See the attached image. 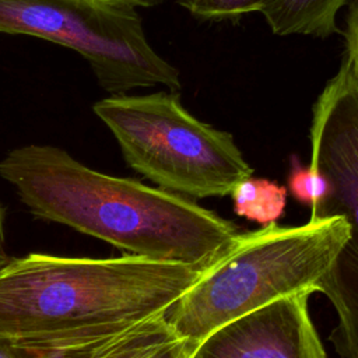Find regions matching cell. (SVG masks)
<instances>
[{
  "label": "cell",
  "instance_id": "obj_15",
  "mask_svg": "<svg viewBox=\"0 0 358 358\" xmlns=\"http://www.w3.org/2000/svg\"><path fill=\"white\" fill-rule=\"evenodd\" d=\"M4 220H6V210L0 204V270L10 260V257L6 253V248H4Z\"/></svg>",
  "mask_w": 358,
  "mask_h": 358
},
{
  "label": "cell",
  "instance_id": "obj_14",
  "mask_svg": "<svg viewBox=\"0 0 358 358\" xmlns=\"http://www.w3.org/2000/svg\"><path fill=\"white\" fill-rule=\"evenodd\" d=\"M343 36L345 41L344 55L351 60L358 71V0H352L350 3Z\"/></svg>",
  "mask_w": 358,
  "mask_h": 358
},
{
  "label": "cell",
  "instance_id": "obj_4",
  "mask_svg": "<svg viewBox=\"0 0 358 358\" xmlns=\"http://www.w3.org/2000/svg\"><path fill=\"white\" fill-rule=\"evenodd\" d=\"M94 113L115 136L123 158L159 189L190 197H222L253 169L231 133L190 115L178 91L110 95Z\"/></svg>",
  "mask_w": 358,
  "mask_h": 358
},
{
  "label": "cell",
  "instance_id": "obj_17",
  "mask_svg": "<svg viewBox=\"0 0 358 358\" xmlns=\"http://www.w3.org/2000/svg\"><path fill=\"white\" fill-rule=\"evenodd\" d=\"M137 7H154L158 4H162L165 0H130Z\"/></svg>",
  "mask_w": 358,
  "mask_h": 358
},
{
  "label": "cell",
  "instance_id": "obj_6",
  "mask_svg": "<svg viewBox=\"0 0 358 358\" xmlns=\"http://www.w3.org/2000/svg\"><path fill=\"white\" fill-rule=\"evenodd\" d=\"M310 164L330 185L310 218L343 217L358 235V71L344 55L312 109Z\"/></svg>",
  "mask_w": 358,
  "mask_h": 358
},
{
  "label": "cell",
  "instance_id": "obj_8",
  "mask_svg": "<svg viewBox=\"0 0 358 358\" xmlns=\"http://www.w3.org/2000/svg\"><path fill=\"white\" fill-rule=\"evenodd\" d=\"M15 358H186L165 315L129 327L49 340H8Z\"/></svg>",
  "mask_w": 358,
  "mask_h": 358
},
{
  "label": "cell",
  "instance_id": "obj_13",
  "mask_svg": "<svg viewBox=\"0 0 358 358\" xmlns=\"http://www.w3.org/2000/svg\"><path fill=\"white\" fill-rule=\"evenodd\" d=\"M180 7L200 20H238L260 13L266 0H176Z\"/></svg>",
  "mask_w": 358,
  "mask_h": 358
},
{
  "label": "cell",
  "instance_id": "obj_16",
  "mask_svg": "<svg viewBox=\"0 0 358 358\" xmlns=\"http://www.w3.org/2000/svg\"><path fill=\"white\" fill-rule=\"evenodd\" d=\"M0 358H15L8 341L0 337Z\"/></svg>",
  "mask_w": 358,
  "mask_h": 358
},
{
  "label": "cell",
  "instance_id": "obj_10",
  "mask_svg": "<svg viewBox=\"0 0 358 358\" xmlns=\"http://www.w3.org/2000/svg\"><path fill=\"white\" fill-rule=\"evenodd\" d=\"M352 0H266L260 10L274 35L327 38L343 34L337 27L338 11Z\"/></svg>",
  "mask_w": 358,
  "mask_h": 358
},
{
  "label": "cell",
  "instance_id": "obj_9",
  "mask_svg": "<svg viewBox=\"0 0 358 358\" xmlns=\"http://www.w3.org/2000/svg\"><path fill=\"white\" fill-rule=\"evenodd\" d=\"M317 291L326 295L337 315V324L330 334L337 355L358 358V235L352 231Z\"/></svg>",
  "mask_w": 358,
  "mask_h": 358
},
{
  "label": "cell",
  "instance_id": "obj_3",
  "mask_svg": "<svg viewBox=\"0 0 358 358\" xmlns=\"http://www.w3.org/2000/svg\"><path fill=\"white\" fill-rule=\"evenodd\" d=\"M350 236V224L338 215L239 232L165 319L190 350L239 316L281 298L316 292Z\"/></svg>",
  "mask_w": 358,
  "mask_h": 358
},
{
  "label": "cell",
  "instance_id": "obj_11",
  "mask_svg": "<svg viewBox=\"0 0 358 358\" xmlns=\"http://www.w3.org/2000/svg\"><path fill=\"white\" fill-rule=\"evenodd\" d=\"M231 197L236 215L264 227L284 214L288 189L278 182L249 176L232 189Z\"/></svg>",
  "mask_w": 358,
  "mask_h": 358
},
{
  "label": "cell",
  "instance_id": "obj_5",
  "mask_svg": "<svg viewBox=\"0 0 358 358\" xmlns=\"http://www.w3.org/2000/svg\"><path fill=\"white\" fill-rule=\"evenodd\" d=\"M0 34L73 49L112 95L155 85L182 88L179 70L148 43L130 0H0Z\"/></svg>",
  "mask_w": 358,
  "mask_h": 358
},
{
  "label": "cell",
  "instance_id": "obj_2",
  "mask_svg": "<svg viewBox=\"0 0 358 358\" xmlns=\"http://www.w3.org/2000/svg\"><path fill=\"white\" fill-rule=\"evenodd\" d=\"M213 260L187 264L129 253L109 259L10 257L0 270V337H73L165 315Z\"/></svg>",
  "mask_w": 358,
  "mask_h": 358
},
{
  "label": "cell",
  "instance_id": "obj_7",
  "mask_svg": "<svg viewBox=\"0 0 358 358\" xmlns=\"http://www.w3.org/2000/svg\"><path fill=\"white\" fill-rule=\"evenodd\" d=\"M309 295L277 299L214 329L186 358H327L310 319Z\"/></svg>",
  "mask_w": 358,
  "mask_h": 358
},
{
  "label": "cell",
  "instance_id": "obj_1",
  "mask_svg": "<svg viewBox=\"0 0 358 358\" xmlns=\"http://www.w3.org/2000/svg\"><path fill=\"white\" fill-rule=\"evenodd\" d=\"M0 175L38 218L134 256L206 263L239 234L232 221L182 194L94 171L53 145L11 150L0 161Z\"/></svg>",
  "mask_w": 358,
  "mask_h": 358
},
{
  "label": "cell",
  "instance_id": "obj_12",
  "mask_svg": "<svg viewBox=\"0 0 358 358\" xmlns=\"http://www.w3.org/2000/svg\"><path fill=\"white\" fill-rule=\"evenodd\" d=\"M287 189L295 200L310 208L322 204L330 193V185L326 178L309 165L303 166L295 157H292Z\"/></svg>",
  "mask_w": 358,
  "mask_h": 358
}]
</instances>
